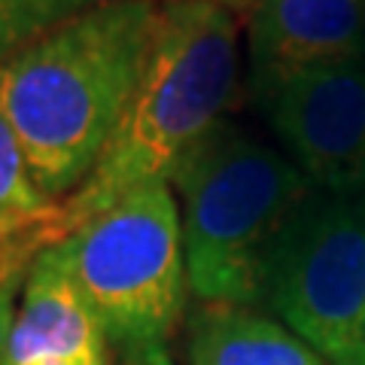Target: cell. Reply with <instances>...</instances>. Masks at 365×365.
<instances>
[{
	"instance_id": "cell-8",
	"label": "cell",
	"mask_w": 365,
	"mask_h": 365,
	"mask_svg": "<svg viewBox=\"0 0 365 365\" xmlns=\"http://www.w3.org/2000/svg\"><path fill=\"white\" fill-rule=\"evenodd\" d=\"M113 347L98 314L52 247L31 262L0 365H110Z\"/></svg>"
},
{
	"instance_id": "cell-7",
	"label": "cell",
	"mask_w": 365,
	"mask_h": 365,
	"mask_svg": "<svg viewBox=\"0 0 365 365\" xmlns=\"http://www.w3.org/2000/svg\"><path fill=\"white\" fill-rule=\"evenodd\" d=\"M247 28V95L265 110L295 79L365 61V0H262Z\"/></svg>"
},
{
	"instance_id": "cell-13",
	"label": "cell",
	"mask_w": 365,
	"mask_h": 365,
	"mask_svg": "<svg viewBox=\"0 0 365 365\" xmlns=\"http://www.w3.org/2000/svg\"><path fill=\"white\" fill-rule=\"evenodd\" d=\"M21 283H0V359H4V347L9 338V329H13L16 319V292Z\"/></svg>"
},
{
	"instance_id": "cell-16",
	"label": "cell",
	"mask_w": 365,
	"mask_h": 365,
	"mask_svg": "<svg viewBox=\"0 0 365 365\" xmlns=\"http://www.w3.org/2000/svg\"><path fill=\"white\" fill-rule=\"evenodd\" d=\"M335 365H365V353H356V356H350L344 362H335Z\"/></svg>"
},
{
	"instance_id": "cell-12",
	"label": "cell",
	"mask_w": 365,
	"mask_h": 365,
	"mask_svg": "<svg viewBox=\"0 0 365 365\" xmlns=\"http://www.w3.org/2000/svg\"><path fill=\"white\" fill-rule=\"evenodd\" d=\"M52 244L49 228L0 220V283H25L31 262Z\"/></svg>"
},
{
	"instance_id": "cell-4",
	"label": "cell",
	"mask_w": 365,
	"mask_h": 365,
	"mask_svg": "<svg viewBox=\"0 0 365 365\" xmlns=\"http://www.w3.org/2000/svg\"><path fill=\"white\" fill-rule=\"evenodd\" d=\"M52 250L122 362L168 347L189 299L180 207L170 182L128 192L67 232Z\"/></svg>"
},
{
	"instance_id": "cell-9",
	"label": "cell",
	"mask_w": 365,
	"mask_h": 365,
	"mask_svg": "<svg viewBox=\"0 0 365 365\" xmlns=\"http://www.w3.org/2000/svg\"><path fill=\"white\" fill-rule=\"evenodd\" d=\"M186 365H329L259 307L201 304L189 319Z\"/></svg>"
},
{
	"instance_id": "cell-3",
	"label": "cell",
	"mask_w": 365,
	"mask_h": 365,
	"mask_svg": "<svg viewBox=\"0 0 365 365\" xmlns=\"http://www.w3.org/2000/svg\"><path fill=\"white\" fill-rule=\"evenodd\" d=\"M189 292L201 304L262 307L277 235L314 186L277 143L222 119L174 180Z\"/></svg>"
},
{
	"instance_id": "cell-5",
	"label": "cell",
	"mask_w": 365,
	"mask_h": 365,
	"mask_svg": "<svg viewBox=\"0 0 365 365\" xmlns=\"http://www.w3.org/2000/svg\"><path fill=\"white\" fill-rule=\"evenodd\" d=\"M326 362L365 353V213L356 198L311 189L277 235L265 299Z\"/></svg>"
},
{
	"instance_id": "cell-1",
	"label": "cell",
	"mask_w": 365,
	"mask_h": 365,
	"mask_svg": "<svg viewBox=\"0 0 365 365\" xmlns=\"http://www.w3.org/2000/svg\"><path fill=\"white\" fill-rule=\"evenodd\" d=\"M162 0H110L0 61V113L61 204L88 180L140 86Z\"/></svg>"
},
{
	"instance_id": "cell-11",
	"label": "cell",
	"mask_w": 365,
	"mask_h": 365,
	"mask_svg": "<svg viewBox=\"0 0 365 365\" xmlns=\"http://www.w3.org/2000/svg\"><path fill=\"white\" fill-rule=\"evenodd\" d=\"M110 0H0V61Z\"/></svg>"
},
{
	"instance_id": "cell-10",
	"label": "cell",
	"mask_w": 365,
	"mask_h": 365,
	"mask_svg": "<svg viewBox=\"0 0 365 365\" xmlns=\"http://www.w3.org/2000/svg\"><path fill=\"white\" fill-rule=\"evenodd\" d=\"M58 213L61 204L49 201L37 189L25 153L16 140V131L9 128L6 116L0 113V220L49 228L55 241H61Z\"/></svg>"
},
{
	"instance_id": "cell-15",
	"label": "cell",
	"mask_w": 365,
	"mask_h": 365,
	"mask_svg": "<svg viewBox=\"0 0 365 365\" xmlns=\"http://www.w3.org/2000/svg\"><path fill=\"white\" fill-rule=\"evenodd\" d=\"M125 365H174V359H170L168 347H155V350L146 353V356L134 359V362H125Z\"/></svg>"
},
{
	"instance_id": "cell-6",
	"label": "cell",
	"mask_w": 365,
	"mask_h": 365,
	"mask_svg": "<svg viewBox=\"0 0 365 365\" xmlns=\"http://www.w3.org/2000/svg\"><path fill=\"white\" fill-rule=\"evenodd\" d=\"M277 146L314 189H365V61L307 73L262 110Z\"/></svg>"
},
{
	"instance_id": "cell-17",
	"label": "cell",
	"mask_w": 365,
	"mask_h": 365,
	"mask_svg": "<svg viewBox=\"0 0 365 365\" xmlns=\"http://www.w3.org/2000/svg\"><path fill=\"white\" fill-rule=\"evenodd\" d=\"M356 201H359V207H362V213H365V189H362L359 195H356Z\"/></svg>"
},
{
	"instance_id": "cell-2",
	"label": "cell",
	"mask_w": 365,
	"mask_h": 365,
	"mask_svg": "<svg viewBox=\"0 0 365 365\" xmlns=\"http://www.w3.org/2000/svg\"><path fill=\"white\" fill-rule=\"evenodd\" d=\"M241 25L207 0H162L140 86L101 162L67 201L61 237L128 192L170 182L241 91Z\"/></svg>"
},
{
	"instance_id": "cell-14",
	"label": "cell",
	"mask_w": 365,
	"mask_h": 365,
	"mask_svg": "<svg viewBox=\"0 0 365 365\" xmlns=\"http://www.w3.org/2000/svg\"><path fill=\"white\" fill-rule=\"evenodd\" d=\"M207 4H216V6H222V9H228L232 16H237L241 21H247L250 19V13L262 4V0H207Z\"/></svg>"
}]
</instances>
